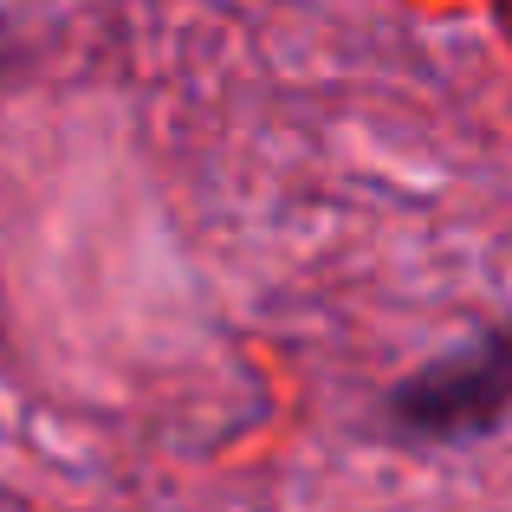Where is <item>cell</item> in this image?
Listing matches in <instances>:
<instances>
[{"label":"cell","mask_w":512,"mask_h":512,"mask_svg":"<svg viewBox=\"0 0 512 512\" xmlns=\"http://www.w3.org/2000/svg\"><path fill=\"white\" fill-rule=\"evenodd\" d=\"M512 415V318L487 338L422 363L415 376L389 383L383 422L409 448H474L500 435Z\"/></svg>","instance_id":"1"}]
</instances>
